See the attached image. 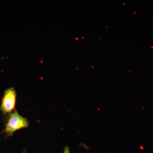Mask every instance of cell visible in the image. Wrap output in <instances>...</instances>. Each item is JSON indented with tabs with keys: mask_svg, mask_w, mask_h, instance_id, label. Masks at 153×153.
<instances>
[{
	"mask_svg": "<svg viewBox=\"0 0 153 153\" xmlns=\"http://www.w3.org/2000/svg\"><path fill=\"white\" fill-rule=\"evenodd\" d=\"M29 126L28 120L19 114L16 110L10 115L6 124L4 132L8 136H11L17 131L27 128Z\"/></svg>",
	"mask_w": 153,
	"mask_h": 153,
	"instance_id": "cell-1",
	"label": "cell"
},
{
	"mask_svg": "<svg viewBox=\"0 0 153 153\" xmlns=\"http://www.w3.org/2000/svg\"><path fill=\"white\" fill-rule=\"evenodd\" d=\"M16 96V92L13 88H10L5 91L0 108L4 114H10L15 109Z\"/></svg>",
	"mask_w": 153,
	"mask_h": 153,
	"instance_id": "cell-2",
	"label": "cell"
},
{
	"mask_svg": "<svg viewBox=\"0 0 153 153\" xmlns=\"http://www.w3.org/2000/svg\"><path fill=\"white\" fill-rule=\"evenodd\" d=\"M63 153H70V149L68 146L65 147Z\"/></svg>",
	"mask_w": 153,
	"mask_h": 153,
	"instance_id": "cell-3",
	"label": "cell"
}]
</instances>
